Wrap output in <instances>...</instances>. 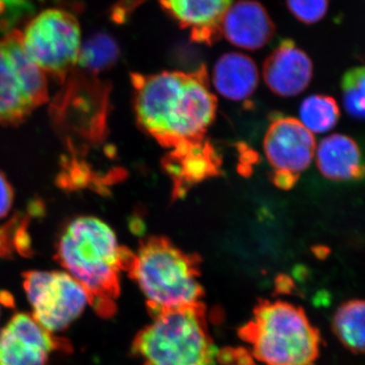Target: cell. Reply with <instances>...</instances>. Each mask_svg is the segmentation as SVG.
<instances>
[{
    "instance_id": "obj_3",
    "label": "cell",
    "mask_w": 365,
    "mask_h": 365,
    "mask_svg": "<svg viewBox=\"0 0 365 365\" xmlns=\"http://www.w3.org/2000/svg\"><path fill=\"white\" fill-rule=\"evenodd\" d=\"M127 272L153 314L201 304L200 258L182 251L168 237L143 239Z\"/></svg>"
},
{
    "instance_id": "obj_24",
    "label": "cell",
    "mask_w": 365,
    "mask_h": 365,
    "mask_svg": "<svg viewBox=\"0 0 365 365\" xmlns=\"http://www.w3.org/2000/svg\"><path fill=\"white\" fill-rule=\"evenodd\" d=\"M14 192L6 175L0 170V220L6 217L13 207Z\"/></svg>"
},
{
    "instance_id": "obj_2",
    "label": "cell",
    "mask_w": 365,
    "mask_h": 365,
    "mask_svg": "<svg viewBox=\"0 0 365 365\" xmlns=\"http://www.w3.org/2000/svg\"><path fill=\"white\" fill-rule=\"evenodd\" d=\"M133 252L119 246L103 220L81 216L66 225L56 245V260L88 295L100 317H112L120 294L119 272L127 271Z\"/></svg>"
},
{
    "instance_id": "obj_22",
    "label": "cell",
    "mask_w": 365,
    "mask_h": 365,
    "mask_svg": "<svg viewBox=\"0 0 365 365\" xmlns=\"http://www.w3.org/2000/svg\"><path fill=\"white\" fill-rule=\"evenodd\" d=\"M287 6L297 20L314 25L326 16L329 0H287Z\"/></svg>"
},
{
    "instance_id": "obj_17",
    "label": "cell",
    "mask_w": 365,
    "mask_h": 365,
    "mask_svg": "<svg viewBox=\"0 0 365 365\" xmlns=\"http://www.w3.org/2000/svg\"><path fill=\"white\" fill-rule=\"evenodd\" d=\"M333 332L351 352L365 353V300L343 302L335 312Z\"/></svg>"
},
{
    "instance_id": "obj_18",
    "label": "cell",
    "mask_w": 365,
    "mask_h": 365,
    "mask_svg": "<svg viewBox=\"0 0 365 365\" xmlns=\"http://www.w3.org/2000/svg\"><path fill=\"white\" fill-rule=\"evenodd\" d=\"M121 48L110 34H93L81 45L78 64L81 71L96 76L116 66Z\"/></svg>"
},
{
    "instance_id": "obj_1",
    "label": "cell",
    "mask_w": 365,
    "mask_h": 365,
    "mask_svg": "<svg viewBox=\"0 0 365 365\" xmlns=\"http://www.w3.org/2000/svg\"><path fill=\"white\" fill-rule=\"evenodd\" d=\"M130 78L137 123L160 145L173 150L205 139L217 107L205 66L190 72H132Z\"/></svg>"
},
{
    "instance_id": "obj_25",
    "label": "cell",
    "mask_w": 365,
    "mask_h": 365,
    "mask_svg": "<svg viewBox=\"0 0 365 365\" xmlns=\"http://www.w3.org/2000/svg\"><path fill=\"white\" fill-rule=\"evenodd\" d=\"M0 312H1V302H0Z\"/></svg>"
},
{
    "instance_id": "obj_19",
    "label": "cell",
    "mask_w": 365,
    "mask_h": 365,
    "mask_svg": "<svg viewBox=\"0 0 365 365\" xmlns=\"http://www.w3.org/2000/svg\"><path fill=\"white\" fill-rule=\"evenodd\" d=\"M300 122L313 133H324L337 124L340 110L332 97L314 95L307 98L300 105Z\"/></svg>"
},
{
    "instance_id": "obj_15",
    "label": "cell",
    "mask_w": 365,
    "mask_h": 365,
    "mask_svg": "<svg viewBox=\"0 0 365 365\" xmlns=\"http://www.w3.org/2000/svg\"><path fill=\"white\" fill-rule=\"evenodd\" d=\"M317 165L321 174L332 181L365 179V160L359 144L342 134H333L319 143Z\"/></svg>"
},
{
    "instance_id": "obj_16",
    "label": "cell",
    "mask_w": 365,
    "mask_h": 365,
    "mask_svg": "<svg viewBox=\"0 0 365 365\" xmlns=\"http://www.w3.org/2000/svg\"><path fill=\"white\" fill-rule=\"evenodd\" d=\"M212 83L223 98L241 102L252 97L258 88V68L248 55L225 53L215 62Z\"/></svg>"
},
{
    "instance_id": "obj_4",
    "label": "cell",
    "mask_w": 365,
    "mask_h": 365,
    "mask_svg": "<svg viewBox=\"0 0 365 365\" xmlns=\"http://www.w3.org/2000/svg\"><path fill=\"white\" fill-rule=\"evenodd\" d=\"M241 336L260 365H314L319 355L318 329L302 307L283 300L261 302Z\"/></svg>"
},
{
    "instance_id": "obj_9",
    "label": "cell",
    "mask_w": 365,
    "mask_h": 365,
    "mask_svg": "<svg viewBox=\"0 0 365 365\" xmlns=\"http://www.w3.org/2000/svg\"><path fill=\"white\" fill-rule=\"evenodd\" d=\"M264 151L271 167V181L276 187L289 190L300 174L311 165L316 153L314 134L292 117L277 116L264 137Z\"/></svg>"
},
{
    "instance_id": "obj_6",
    "label": "cell",
    "mask_w": 365,
    "mask_h": 365,
    "mask_svg": "<svg viewBox=\"0 0 365 365\" xmlns=\"http://www.w3.org/2000/svg\"><path fill=\"white\" fill-rule=\"evenodd\" d=\"M49 100L45 73L26 54L14 30L0 39V122L18 125Z\"/></svg>"
},
{
    "instance_id": "obj_21",
    "label": "cell",
    "mask_w": 365,
    "mask_h": 365,
    "mask_svg": "<svg viewBox=\"0 0 365 365\" xmlns=\"http://www.w3.org/2000/svg\"><path fill=\"white\" fill-rule=\"evenodd\" d=\"M33 13V4L28 0H0V39L16 30L26 16Z\"/></svg>"
},
{
    "instance_id": "obj_7",
    "label": "cell",
    "mask_w": 365,
    "mask_h": 365,
    "mask_svg": "<svg viewBox=\"0 0 365 365\" xmlns=\"http://www.w3.org/2000/svg\"><path fill=\"white\" fill-rule=\"evenodd\" d=\"M23 46L26 54L53 78L64 83L78 66L81 28L73 14L63 9H46L26 24Z\"/></svg>"
},
{
    "instance_id": "obj_20",
    "label": "cell",
    "mask_w": 365,
    "mask_h": 365,
    "mask_svg": "<svg viewBox=\"0 0 365 365\" xmlns=\"http://www.w3.org/2000/svg\"><path fill=\"white\" fill-rule=\"evenodd\" d=\"M341 86L346 111L356 119L365 120V66L346 72Z\"/></svg>"
},
{
    "instance_id": "obj_10",
    "label": "cell",
    "mask_w": 365,
    "mask_h": 365,
    "mask_svg": "<svg viewBox=\"0 0 365 365\" xmlns=\"http://www.w3.org/2000/svg\"><path fill=\"white\" fill-rule=\"evenodd\" d=\"M58 350L68 351L71 346L32 314H14L0 330V365H48L50 355Z\"/></svg>"
},
{
    "instance_id": "obj_5",
    "label": "cell",
    "mask_w": 365,
    "mask_h": 365,
    "mask_svg": "<svg viewBox=\"0 0 365 365\" xmlns=\"http://www.w3.org/2000/svg\"><path fill=\"white\" fill-rule=\"evenodd\" d=\"M220 351L202 304L153 314L133 342L143 365H215Z\"/></svg>"
},
{
    "instance_id": "obj_13",
    "label": "cell",
    "mask_w": 365,
    "mask_h": 365,
    "mask_svg": "<svg viewBox=\"0 0 365 365\" xmlns=\"http://www.w3.org/2000/svg\"><path fill=\"white\" fill-rule=\"evenodd\" d=\"M180 28L188 29L192 42L211 46L222 37L223 16L232 0H158Z\"/></svg>"
},
{
    "instance_id": "obj_11",
    "label": "cell",
    "mask_w": 365,
    "mask_h": 365,
    "mask_svg": "<svg viewBox=\"0 0 365 365\" xmlns=\"http://www.w3.org/2000/svg\"><path fill=\"white\" fill-rule=\"evenodd\" d=\"M313 62L294 40L281 41L263 66V78L269 90L282 98L299 96L313 78Z\"/></svg>"
},
{
    "instance_id": "obj_8",
    "label": "cell",
    "mask_w": 365,
    "mask_h": 365,
    "mask_svg": "<svg viewBox=\"0 0 365 365\" xmlns=\"http://www.w3.org/2000/svg\"><path fill=\"white\" fill-rule=\"evenodd\" d=\"M24 288L36 321L53 334L66 330L90 304L85 288L67 272L29 271Z\"/></svg>"
},
{
    "instance_id": "obj_14",
    "label": "cell",
    "mask_w": 365,
    "mask_h": 365,
    "mask_svg": "<svg viewBox=\"0 0 365 365\" xmlns=\"http://www.w3.org/2000/svg\"><path fill=\"white\" fill-rule=\"evenodd\" d=\"M220 163L215 148L205 139L173 148L163 160V170L174 182L173 196L180 198L194 185L218 176Z\"/></svg>"
},
{
    "instance_id": "obj_12",
    "label": "cell",
    "mask_w": 365,
    "mask_h": 365,
    "mask_svg": "<svg viewBox=\"0 0 365 365\" xmlns=\"http://www.w3.org/2000/svg\"><path fill=\"white\" fill-rule=\"evenodd\" d=\"M275 24L267 9L256 0L232 4L222 21V36L235 47L256 51L273 39Z\"/></svg>"
},
{
    "instance_id": "obj_23",
    "label": "cell",
    "mask_w": 365,
    "mask_h": 365,
    "mask_svg": "<svg viewBox=\"0 0 365 365\" xmlns=\"http://www.w3.org/2000/svg\"><path fill=\"white\" fill-rule=\"evenodd\" d=\"M215 365H260L247 349H222L218 354Z\"/></svg>"
}]
</instances>
